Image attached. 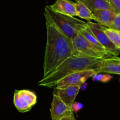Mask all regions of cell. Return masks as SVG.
Returning <instances> with one entry per match:
<instances>
[{
  "label": "cell",
  "instance_id": "22",
  "mask_svg": "<svg viewBox=\"0 0 120 120\" xmlns=\"http://www.w3.org/2000/svg\"><path fill=\"white\" fill-rule=\"evenodd\" d=\"M107 1H109V0H107Z\"/></svg>",
  "mask_w": 120,
  "mask_h": 120
},
{
  "label": "cell",
  "instance_id": "10",
  "mask_svg": "<svg viewBox=\"0 0 120 120\" xmlns=\"http://www.w3.org/2000/svg\"><path fill=\"white\" fill-rule=\"evenodd\" d=\"M49 7L56 12L69 16H77L75 2L70 0H56L55 3Z\"/></svg>",
  "mask_w": 120,
  "mask_h": 120
},
{
  "label": "cell",
  "instance_id": "18",
  "mask_svg": "<svg viewBox=\"0 0 120 120\" xmlns=\"http://www.w3.org/2000/svg\"><path fill=\"white\" fill-rule=\"evenodd\" d=\"M108 28L120 31V13L116 14L112 24Z\"/></svg>",
  "mask_w": 120,
  "mask_h": 120
},
{
  "label": "cell",
  "instance_id": "19",
  "mask_svg": "<svg viewBox=\"0 0 120 120\" xmlns=\"http://www.w3.org/2000/svg\"><path fill=\"white\" fill-rule=\"evenodd\" d=\"M109 2L115 14L120 13V0H109Z\"/></svg>",
  "mask_w": 120,
  "mask_h": 120
},
{
  "label": "cell",
  "instance_id": "1",
  "mask_svg": "<svg viewBox=\"0 0 120 120\" xmlns=\"http://www.w3.org/2000/svg\"><path fill=\"white\" fill-rule=\"evenodd\" d=\"M46 27V44L43 61L45 77L61 63L73 55L72 41L68 38L44 12Z\"/></svg>",
  "mask_w": 120,
  "mask_h": 120
},
{
  "label": "cell",
  "instance_id": "13",
  "mask_svg": "<svg viewBox=\"0 0 120 120\" xmlns=\"http://www.w3.org/2000/svg\"><path fill=\"white\" fill-rule=\"evenodd\" d=\"M79 34L84 36L98 51H99L100 52L103 54L105 56H106L107 58L116 57V56H112L110 54H109L107 52V51L105 50V48L98 42V40H97V38L95 36V35H94V34L92 32L91 29H90V27L87 25V23L86 27L84 29H82Z\"/></svg>",
  "mask_w": 120,
  "mask_h": 120
},
{
  "label": "cell",
  "instance_id": "3",
  "mask_svg": "<svg viewBox=\"0 0 120 120\" xmlns=\"http://www.w3.org/2000/svg\"><path fill=\"white\" fill-rule=\"evenodd\" d=\"M45 12L50 16L57 28L71 41H73L87 26V22L75 18V16L56 12L49 5L46 6Z\"/></svg>",
  "mask_w": 120,
  "mask_h": 120
},
{
  "label": "cell",
  "instance_id": "16",
  "mask_svg": "<svg viewBox=\"0 0 120 120\" xmlns=\"http://www.w3.org/2000/svg\"><path fill=\"white\" fill-rule=\"evenodd\" d=\"M104 32L116 48L120 49V31L105 27Z\"/></svg>",
  "mask_w": 120,
  "mask_h": 120
},
{
  "label": "cell",
  "instance_id": "8",
  "mask_svg": "<svg viewBox=\"0 0 120 120\" xmlns=\"http://www.w3.org/2000/svg\"><path fill=\"white\" fill-rule=\"evenodd\" d=\"M50 111L52 120H60L64 116L73 114L71 107L66 104L58 96L54 94H53Z\"/></svg>",
  "mask_w": 120,
  "mask_h": 120
},
{
  "label": "cell",
  "instance_id": "9",
  "mask_svg": "<svg viewBox=\"0 0 120 120\" xmlns=\"http://www.w3.org/2000/svg\"><path fill=\"white\" fill-rule=\"evenodd\" d=\"M81 87L80 86H68L62 88L54 87L53 94L58 96L63 102L71 107V105L75 102V98L79 94Z\"/></svg>",
  "mask_w": 120,
  "mask_h": 120
},
{
  "label": "cell",
  "instance_id": "12",
  "mask_svg": "<svg viewBox=\"0 0 120 120\" xmlns=\"http://www.w3.org/2000/svg\"><path fill=\"white\" fill-rule=\"evenodd\" d=\"M97 73L120 75V58L118 56L109 58L104 60Z\"/></svg>",
  "mask_w": 120,
  "mask_h": 120
},
{
  "label": "cell",
  "instance_id": "15",
  "mask_svg": "<svg viewBox=\"0 0 120 120\" xmlns=\"http://www.w3.org/2000/svg\"><path fill=\"white\" fill-rule=\"evenodd\" d=\"M75 5L77 16L87 20L88 22L93 20V14L84 4L80 1H77L75 2Z\"/></svg>",
  "mask_w": 120,
  "mask_h": 120
},
{
  "label": "cell",
  "instance_id": "20",
  "mask_svg": "<svg viewBox=\"0 0 120 120\" xmlns=\"http://www.w3.org/2000/svg\"><path fill=\"white\" fill-rule=\"evenodd\" d=\"M83 107V105L80 102H74L73 104L71 105V109H72L73 112L77 113Z\"/></svg>",
  "mask_w": 120,
  "mask_h": 120
},
{
  "label": "cell",
  "instance_id": "6",
  "mask_svg": "<svg viewBox=\"0 0 120 120\" xmlns=\"http://www.w3.org/2000/svg\"><path fill=\"white\" fill-rule=\"evenodd\" d=\"M73 46V55H82L101 58H109L97 50L85 38L79 34L72 41Z\"/></svg>",
  "mask_w": 120,
  "mask_h": 120
},
{
  "label": "cell",
  "instance_id": "17",
  "mask_svg": "<svg viewBox=\"0 0 120 120\" xmlns=\"http://www.w3.org/2000/svg\"><path fill=\"white\" fill-rule=\"evenodd\" d=\"M91 78L94 81H101L104 83H106L112 78V76L106 73H95Z\"/></svg>",
  "mask_w": 120,
  "mask_h": 120
},
{
  "label": "cell",
  "instance_id": "7",
  "mask_svg": "<svg viewBox=\"0 0 120 120\" xmlns=\"http://www.w3.org/2000/svg\"><path fill=\"white\" fill-rule=\"evenodd\" d=\"M96 71L91 69L80 71L70 74L63 78L57 83L55 88H62L68 86H81L89 78H91Z\"/></svg>",
  "mask_w": 120,
  "mask_h": 120
},
{
  "label": "cell",
  "instance_id": "2",
  "mask_svg": "<svg viewBox=\"0 0 120 120\" xmlns=\"http://www.w3.org/2000/svg\"><path fill=\"white\" fill-rule=\"evenodd\" d=\"M105 59L82 55H73L64 60L50 74L42 78L38 82V85L48 88H54L57 82L63 78L76 72L91 69L97 73Z\"/></svg>",
  "mask_w": 120,
  "mask_h": 120
},
{
  "label": "cell",
  "instance_id": "21",
  "mask_svg": "<svg viewBox=\"0 0 120 120\" xmlns=\"http://www.w3.org/2000/svg\"><path fill=\"white\" fill-rule=\"evenodd\" d=\"M60 120H76L75 117V115H74L73 114H71L70 115H68V116H64V117L62 118Z\"/></svg>",
  "mask_w": 120,
  "mask_h": 120
},
{
  "label": "cell",
  "instance_id": "5",
  "mask_svg": "<svg viewBox=\"0 0 120 120\" xmlns=\"http://www.w3.org/2000/svg\"><path fill=\"white\" fill-rule=\"evenodd\" d=\"M87 23L98 42L105 48L107 52L112 56H118L120 54V49L116 48L106 35L104 31L105 27L100 24L91 21H89Z\"/></svg>",
  "mask_w": 120,
  "mask_h": 120
},
{
  "label": "cell",
  "instance_id": "11",
  "mask_svg": "<svg viewBox=\"0 0 120 120\" xmlns=\"http://www.w3.org/2000/svg\"><path fill=\"white\" fill-rule=\"evenodd\" d=\"M93 14V20L101 25L109 27L113 22L116 14L109 9H97Z\"/></svg>",
  "mask_w": 120,
  "mask_h": 120
},
{
  "label": "cell",
  "instance_id": "4",
  "mask_svg": "<svg viewBox=\"0 0 120 120\" xmlns=\"http://www.w3.org/2000/svg\"><path fill=\"white\" fill-rule=\"evenodd\" d=\"M37 102V96L35 92L28 89L15 90L14 104L20 112H28Z\"/></svg>",
  "mask_w": 120,
  "mask_h": 120
},
{
  "label": "cell",
  "instance_id": "14",
  "mask_svg": "<svg viewBox=\"0 0 120 120\" xmlns=\"http://www.w3.org/2000/svg\"><path fill=\"white\" fill-rule=\"evenodd\" d=\"M84 4L92 12L97 9H109L113 11L109 2L107 0H76Z\"/></svg>",
  "mask_w": 120,
  "mask_h": 120
}]
</instances>
